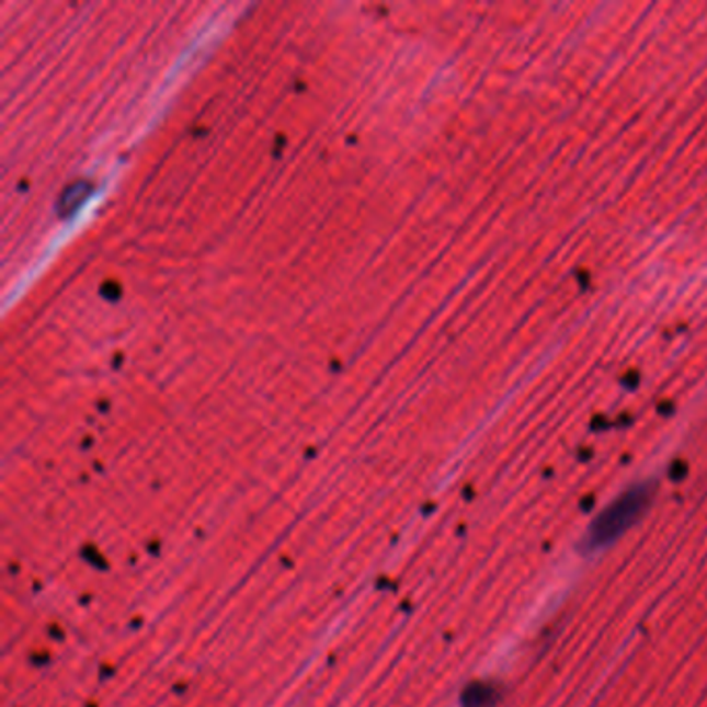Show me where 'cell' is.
Segmentation results:
<instances>
[{
  "label": "cell",
  "instance_id": "cell-1",
  "mask_svg": "<svg viewBox=\"0 0 707 707\" xmlns=\"http://www.w3.org/2000/svg\"><path fill=\"white\" fill-rule=\"evenodd\" d=\"M653 497V483H637L616 500H612L611 504L593 518L588 536L583 539L585 548L602 550L614 544L618 537L625 536L650 511Z\"/></svg>",
  "mask_w": 707,
  "mask_h": 707
},
{
  "label": "cell",
  "instance_id": "cell-2",
  "mask_svg": "<svg viewBox=\"0 0 707 707\" xmlns=\"http://www.w3.org/2000/svg\"><path fill=\"white\" fill-rule=\"evenodd\" d=\"M500 699V691L492 683H474L463 691L460 706L494 707Z\"/></svg>",
  "mask_w": 707,
  "mask_h": 707
}]
</instances>
